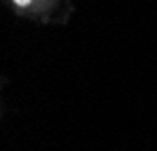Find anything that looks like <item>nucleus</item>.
<instances>
[{
	"mask_svg": "<svg viewBox=\"0 0 157 151\" xmlns=\"http://www.w3.org/2000/svg\"><path fill=\"white\" fill-rule=\"evenodd\" d=\"M13 2H15L17 6H28V4H30V0H13Z\"/></svg>",
	"mask_w": 157,
	"mask_h": 151,
	"instance_id": "obj_1",
	"label": "nucleus"
}]
</instances>
